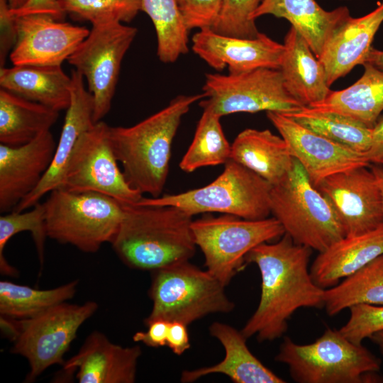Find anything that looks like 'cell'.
<instances>
[{"instance_id":"obj_2","label":"cell","mask_w":383,"mask_h":383,"mask_svg":"<svg viewBox=\"0 0 383 383\" xmlns=\"http://www.w3.org/2000/svg\"><path fill=\"white\" fill-rule=\"evenodd\" d=\"M123 216L111 244L126 265L152 272L194 256L193 216L173 206L123 204Z\"/></svg>"},{"instance_id":"obj_8","label":"cell","mask_w":383,"mask_h":383,"mask_svg":"<svg viewBox=\"0 0 383 383\" xmlns=\"http://www.w3.org/2000/svg\"><path fill=\"white\" fill-rule=\"evenodd\" d=\"M272 185L260 176L229 160L210 184L195 189L158 197H142L135 204L173 206L192 216L217 212L245 219L267 218L271 213Z\"/></svg>"},{"instance_id":"obj_31","label":"cell","mask_w":383,"mask_h":383,"mask_svg":"<svg viewBox=\"0 0 383 383\" xmlns=\"http://www.w3.org/2000/svg\"><path fill=\"white\" fill-rule=\"evenodd\" d=\"M284 113L314 133L355 151L366 155L370 149L372 128L353 118L309 106Z\"/></svg>"},{"instance_id":"obj_36","label":"cell","mask_w":383,"mask_h":383,"mask_svg":"<svg viewBox=\"0 0 383 383\" xmlns=\"http://www.w3.org/2000/svg\"><path fill=\"white\" fill-rule=\"evenodd\" d=\"M63 13H70L92 25L131 22L141 11V0H57Z\"/></svg>"},{"instance_id":"obj_37","label":"cell","mask_w":383,"mask_h":383,"mask_svg":"<svg viewBox=\"0 0 383 383\" xmlns=\"http://www.w3.org/2000/svg\"><path fill=\"white\" fill-rule=\"evenodd\" d=\"M264 0H223L219 17L211 28L227 36L254 38L258 31L252 14Z\"/></svg>"},{"instance_id":"obj_1","label":"cell","mask_w":383,"mask_h":383,"mask_svg":"<svg viewBox=\"0 0 383 383\" xmlns=\"http://www.w3.org/2000/svg\"><path fill=\"white\" fill-rule=\"evenodd\" d=\"M312 250L284 233L275 243L252 248L246 263H255L261 275L258 306L240 331L247 338L272 341L282 337L288 320L300 308L323 307L325 289L313 281L309 267Z\"/></svg>"},{"instance_id":"obj_13","label":"cell","mask_w":383,"mask_h":383,"mask_svg":"<svg viewBox=\"0 0 383 383\" xmlns=\"http://www.w3.org/2000/svg\"><path fill=\"white\" fill-rule=\"evenodd\" d=\"M110 127L100 121L82 134L57 188L77 193L99 192L123 204H133L143 194L131 187L118 167Z\"/></svg>"},{"instance_id":"obj_12","label":"cell","mask_w":383,"mask_h":383,"mask_svg":"<svg viewBox=\"0 0 383 383\" xmlns=\"http://www.w3.org/2000/svg\"><path fill=\"white\" fill-rule=\"evenodd\" d=\"M98 307L94 301L80 305L63 302L35 317L21 320V331L11 353L28 362L26 382H33L52 365L64 364V355L79 328Z\"/></svg>"},{"instance_id":"obj_5","label":"cell","mask_w":383,"mask_h":383,"mask_svg":"<svg viewBox=\"0 0 383 383\" xmlns=\"http://www.w3.org/2000/svg\"><path fill=\"white\" fill-rule=\"evenodd\" d=\"M270 211L297 244L321 252L345 236L334 208L294 158L292 168L270 194Z\"/></svg>"},{"instance_id":"obj_21","label":"cell","mask_w":383,"mask_h":383,"mask_svg":"<svg viewBox=\"0 0 383 383\" xmlns=\"http://www.w3.org/2000/svg\"><path fill=\"white\" fill-rule=\"evenodd\" d=\"M383 22V1L370 13L351 16L328 40L318 58L324 66L329 86L366 62L374 37Z\"/></svg>"},{"instance_id":"obj_11","label":"cell","mask_w":383,"mask_h":383,"mask_svg":"<svg viewBox=\"0 0 383 383\" xmlns=\"http://www.w3.org/2000/svg\"><path fill=\"white\" fill-rule=\"evenodd\" d=\"M137 32L135 28L117 21L93 24L67 60L87 82L93 97L94 123L111 109L122 60Z\"/></svg>"},{"instance_id":"obj_45","label":"cell","mask_w":383,"mask_h":383,"mask_svg":"<svg viewBox=\"0 0 383 383\" xmlns=\"http://www.w3.org/2000/svg\"><path fill=\"white\" fill-rule=\"evenodd\" d=\"M370 167L377 177L383 198V166L381 164L371 163Z\"/></svg>"},{"instance_id":"obj_14","label":"cell","mask_w":383,"mask_h":383,"mask_svg":"<svg viewBox=\"0 0 383 383\" xmlns=\"http://www.w3.org/2000/svg\"><path fill=\"white\" fill-rule=\"evenodd\" d=\"M16 42L9 55L13 65L61 66L89 30L61 22L50 13L11 10Z\"/></svg>"},{"instance_id":"obj_24","label":"cell","mask_w":383,"mask_h":383,"mask_svg":"<svg viewBox=\"0 0 383 383\" xmlns=\"http://www.w3.org/2000/svg\"><path fill=\"white\" fill-rule=\"evenodd\" d=\"M383 253V223L359 235H345L319 252L310 272L315 283L326 289L355 273Z\"/></svg>"},{"instance_id":"obj_6","label":"cell","mask_w":383,"mask_h":383,"mask_svg":"<svg viewBox=\"0 0 383 383\" xmlns=\"http://www.w3.org/2000/svg\"><path fill=\"white\" fill-rule=\"evenodd\" d=\"M43 204L48 237L89 253L112 242L123 216L121 202L95 192L57 188Z\"/></svg>"},{"instance_id":"obj_20","label":"cell","mask_w":383,"mask_h":383,"mask_svg":"<svg viewBox=\"0 0 383 383\" xmlns=\"http://www.w3.org/2000/svg\"><path fill=\"white\" fill-rule=\"evenodd\" d=\"M84 79L76 70L72 72L70 103L51 165L38 186L13 211L21 212L33 207L43 196L59 187L78 139L94 124L93 97L85 88Z\"/></svg>"},{"instance_id":"obj_39","label":"cell","mask_w":383,"mask_h":383,"mask_svg":"<svg viewBox=\"0 0 383 383\" xmlns=\"http://www.w3.org/2000/svg\"><path fill=\"white\" fill-rule=\"evenodd\" d=\"M188 29H211L216 24L223 0H177Z\"/></svg>"},{"instance_id":"obj_26","label":"cell","mask_w":383,"mask_h":383,"mask_svg":"<svg viewBox=\"0 0 383 383\" xmlns=\"http://www.w3.org/2000/svg\"><path fill=\"white\" fill-rule=\"evenodd\" d=\"M0 86L18 96L60 111L70 103L71 76L61 66L13 65L0 69Z\"/></svg>"},{"instance_id":"obj_17","label":"cell","mask_w":383,"mask_h":383,"mask_svg":"<svg viewBox=\"0 0 383 383\" xmlns=\"http://www.w3.org/2000/svg\"><path fill=\"white\" fill-rule=\"evenodd\" d=\"M192 49L209 67H225L238 74L258 68H280L284 45L265 33L254 38L219 34L210 28L199 30L192 38Z\"/></svg>"},{"instance_id":"obj_18","label":"cell","mask_w":383,"mask_h":383,"mask_svg":"<svg viewBox=\"0 0 383 383\" xmlns=\"http://www.w3.org/2000/svg\"><path fill=\"white\" fill-rule=\"evenodd\" d=\"M50 131L19 146L0 144V212L9 213L40 184L56 148Z\"/></svg>"},{"instance_id":"obj_28","label":"cell","mask_w":383,"mask_h":383,"mask_svg":"<svg viewBox=\"0 0 383 383\" xmlns=\"http://www.w3.org/2000/svg\"><path fill=\"white\" fill-rule=\"evenodd\" d=\"M362 65L363 74L353 84L309 107L346 115L372 128L383 110V70L369 62Z\"/></svg>"},{"instance_id":"obj_43","label":"cell","mask_w":383,"mask_h":383,"mask_svg":"<svg viewBox=\"0 0 383 383\" xmlns=\"http://www.w3.org/2000/svg\"><path fill=\"white\" fill-rule=\"evenodd\" d=\"M57 0H30L26 6L36 10L50 11L55 8Z\"/></svg>"},{"instance_id":"obj_40","label":"cell","mask_w":383,"mask_h":383,"mask_svg":"<svg viewBox=\"0 0 383 383\" xmlns=\"http://www.w3.org/2000/svg\"><path fill=\"white\" fill-rule=\"evenodd\" d=\"M170 321L164 319L152 321L145 326L148 327L146 331L135 333L133 339L135 342H141L148 347L159 348L167 345Z\"/></svg>"},{"instance_id":"obj_10","label":"cell","mask_w":383,"mask_h":383,"mask_svg":"<svg viewBox=\"0 0 383 383\" xmlns=\"http://www.w3.org/2000/svg\"><path fill=\"white\" fill-rule=\"evenodd\" d=\"M199 101L221 118L234 113H290L304 106L287 89L278 69L258 68L245 72L206 74Z\"/></svg>"},{"instance_id":"obj_44","label":"cell","mask_w":383,"mask_h":383,"mask_svg":"<svg viewBox=\"0 0 383 383\" xmlns=\"http://www.w3.org/2000/svg\"><path fill=\"white\" fill-rule=\"evenodd\" d=\"M366 62H369L377 68L383 70V51L371 48Z\"/></svg>"},{"instance_id":"obj_25","label":"cell","mask_w":383,"mask_h":383,"mask_svg":"<svg viewBox=\"0 0 383 383\" xmlns=\"http://www.w3.org/2000/svg\"><path fill=\"white\" fill-rule=\"evenodd\" d=\"M283 45L279 70L288 91L304 106L324 100L332 91L326 70L304 38L291 26Z\"/></svg>"},{"instance_id":"obj_38","label":"cell","mask_w":383,"mask_h":383,"mask_svg":"<svg viewBox=\"0 0 383 383\" xmlns=\"http://www.w3.org/2000/svg\"><path fill=\"white\" fill-rule=\"evenodd\" d=\"M349 310L348 321L338 330L352 343L362 345L364 339L383 331V305L359 304Z\"/></svg>"},{"instance_id":"obj_32","label":"cell","mask_w":383,"mask_h":383,"mask_svg":"<svg viewBox=\"0 0 383 383\" xmlns=\"http://www.w3.org/2000/svg\"><path fill=\"white\" fill-rule=\"evenodd\" d=\"M78 280L50 289H38L10 281L0 282V314L16 320L35 317L66 302L76 292Z\"/></svg>"},{"instance_id":"obj_3","label":"cell","mask_w":383,"mask_h":383,"mask_svg":"<svg viewBox=\"0 0 383 383\" xmlns=\"http://www.w3.org/2000/svg\"><path fill=\"white\" fill-rule=\"evenodd\" d=\"M203 93L181 94L167 106L130 127H110L115 156L131 187L141 194L158 197L170 169L171 148L183 116Z\"/></svg>"},{"instance_id":"obj_15","label":"cell","mask_w":383,"mask_h":383,"mask_svg":"<svg viewBox=\"0 0 383 383\" xmlns=\"http://www.w3.org/2000/svg\"><path fill=\"white\" fill-rule=\"evenodd\" d=\"M369 167L335 173L316 187L334 208L345 235L371 231L383 223L382 191Z\"/></svg>"},{"instance_id":"obj_16","label":"cell","mask_w":383,"mask_h":383,"mask_svg":"<svg viewBox=\"0 0 383 383\" xmlns=\"http://www.w3.org/2000/svg\"><path fill=\"white\" fill-rule=\"evenodd\" d=\"M266 115L314 187L330 175L371 164L365 154L314 133L284 113L267 111Z\"/></svg>"},{"instance_id":"obj_35","label":"cell","mask_w":383,"mask_h":383,"mask_svg":"<svg viewBox=\"0 0 383 383\" xmlns=\"http://www.w3.org/2000/svg\"><path fill=\"white\" fill-rule=\"evenodd\" d=\"M30 211L18 212L11 211L0 216V272L1 274L16 277L18 272L4 256L8 241L16 234L29 231L36 248L38 260L43 265L45 243L48 237L45 210L43 203L38 202Z\"/></svg>"},{"instance_id":"obj_4","label":"cell","mask_w":383,"mask_h":383,"mask_svg":"<svg viewBox=\"0 0 383 383\" xmlns=\"http://www.w3.org/2000/svg\"><path fill=\"white\" fill-rule=\"evenodd\" d=\"M299 383L379 382L381 361L362 345L328 328L314 342L301 345L286 337L275 357Z\"/></svg>"},{"instance_id":"obj_9","label":"cell","mask_w":383,"mask_h":383,"mask_svg":"<svg viewBox=\"0 0 383 383\" xmlns=\"http://www.w3.org/2000/svg\"><path fill=\"white\" fill-rule=\"evenodd\" d=\"M192 230L206 270L226 286L243 269L245 256L252 248L285 233L273 216L249 220L229 214L193 220Z\"/></svg>"},{"instance_id":"obj_29","label":"cell","mask_w":383,"mask_h":383,"mask_svg":"<svg viewBox=\"0 0 383 383\" xmlns=\"http://www.w3.org/2000/svg\"><path fill=\"white\" fill-rule=\"evenodd\" d=\"M58 111L0 89V143L9 146L26 144L50 131Z\"/></svg>"},{"instance_id":"obj_42","label":"cell","mask_w":383,"mask_h":383,"mask_svg":"<svg viewBox=\"0 0 383 383\" xmlns=\"http://www.w3.org/2000/svg\"><path fill=\"white\" fill-rule=\"evenodd\" d=\"M366 157L370 163L378 164L383 157V117L372 128V143Z\"/></svg>"},{"instance_id":"obj_22","label":"cell","mask_w":383,"mask_h":383,"mask_svg":"<svg viewBox=\"0 0 383 383\" xmlns=\"http://www.w3.org/2000/svg\"><path fill=\"white\" fill-rule=\"evenodd\" d=\"M211 335L225 350L220 362L206 367L184 370L181 382L190 383L211 374H223L235 383H284L285 381L265 366L249 350L247 338L233 326L213 322L209 327Z\"/></svg>"},{"instance_id":"obj_34","label":"cell","mask_w":383,"mask_h":383,"mask_svg":"<svg viewBox=\"0 0 383 383\" xmlns=\"http://www.w3.org/2000/svg\"><path fill=\"white\" fill-rule=\"evenodd\" d=\"M194 138L179 162L186 172L207 166L224 165L230 160L231 144L223 131L221 117L209 109H202Z\"/></svg>"},{"instance_id":"obj_48","label":"cell","mask_w":383,"mask_h":383,"mask_svg":"<svg viewBox=\"0 0 383 383\" xmlns=\"http://www.w3.org/2000/svg\"><path fill=\"white\" fill-rule=\"evenodd\" d=\"M378 164L383 165V157H382V159L379 160V162Z\"/></svg>"},{"instance_id":"obj_41","label":"cell","mask_w":383,"mask_h":383,"mask_svg":"<svg viewBox=\"0 0 383 383\" xmlns=\"http://www.w3.org/2000/svg\"><path fill=\"white\" fill-rule=\"evenodd\" d=\"M167 345L177 355H181L190 348L186 324L179 321L170 322Z\"/></svg>"},{"instance_id":"obj_47","label":"cell","mask_w":383,"mask_h":383,"mask_svg":"<svg viewBox=\"0 0 383 383\" xmlns=\"http://www.w3.org/2000/svg\"><path fill=\"white\" fill-rule=\"evenodd\" d=\"M30 0H7L8 5L11 10H18L26 6Z\"/></svg>"},{"instance_id":"obj_46","label":"cell","mask_w":383,"mask_h":383,"mask_svg":"<svg viewBox=\"0 0 383 383\" xmlns=\"http://www.w3.org/2000/svg\"><path fill=\"white\" fill-rule=\"evenodd\" d=\"M370 338L377 345L383 355V331L374 333L370 337Z\"/></svg>"},{"instance_id":"obj_30","label":"cell","mask_w":383,"mask_h":383,"mask_svg":"<svg viewBox=\"0 0 383 383\" xmlns=\"http://www.w3.org/2000/svg\"><path fill=\"white\" fill-rule=\"evenodd\" d=\"M323 301L330 316L355 304L383 305V253L336 285L326 289Z\"/></svg>"},{"instance_id":"obj_19","label":"cell","mask_w":383,"mask_h":383,"mask_svg":"<svg viewBox=\"0 0 383 383\" xmlns=\"http://www.w3.org/2000/svg\"><path fill=\"white\" fill-rule=\"evenodd\" d=\"M141 353L139 345L123 347L94 331L78 353L64 362L61 376L75 373L79 383H133Z\"/></svg>"},{"instance_id":"obj_23","label":"cell","mask_w":383,"mask_h":383,"mask_svg":"<svg viewBox=\"0 0 383 383\" xmlns=\"http://www.w3.org/2000/svg\"><path fill=\"white\" fill-rule=\"evenodd\" d=\"M264 15L288 21L318 59L334 31L350 16L346 6L326 11L315 0H264L251 18L255 21Z\"/></svg>"},{"instance_id":"obj_7","label":"cell","mask_w":383,"mask_h":383,"mask_svg":"<svg viewBox=\"0 0 383 383\" xmlns=\"http://www.w3.org/2000/svg\"><path fill=\"white\" fill-rule=\"evenodd\" d=\"M151 272L152 308L145 325L164 319L188 326L211 313H229L235 307L226 294V285L189 261Z\"/></svg>"},{"instance_id":"obj_27","label":"cell","mask_w":383,"mask_h":383,"mask_svg":"<svg viewBox=\"0 0 383 383\" xmlns=\"http://www.w3.org/2000/svg\"><path fill=\"white\" fill-rule=\"evenodd\" d=\"M230 160L274 185L290 170L294 157L282 136L268 129L246 128L232 143Z\"/></svg>"},{"instance_id":"obj_33","label":"cell","mask_w":383,"mask_h":383,"mask_svg":"<svg viewBox=\"0 0 383 383\" xmlns=\"http://www.w3.org/2000/svg\"><path fill=\"white\" fill-rule=\"evenodd\" d=\"M141 11L153 23L157 55L161 62H174L188 52L189 30L177 0H141Z\"/></svg>"}]
</instances>
